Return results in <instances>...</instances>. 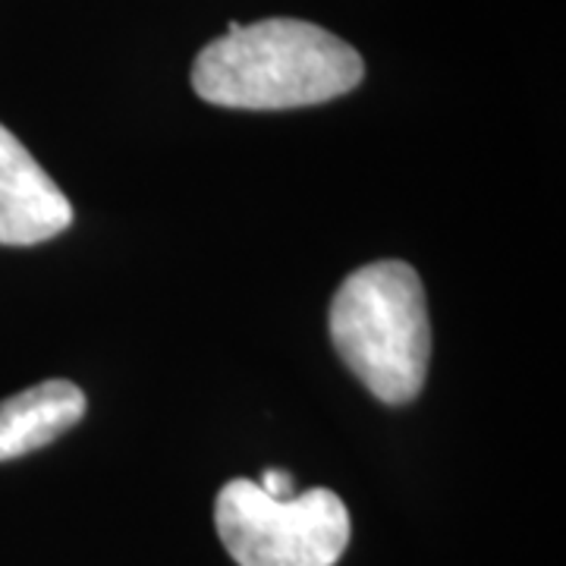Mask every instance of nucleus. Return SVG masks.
Listing matches in <instances>:
<instances>
[{"mask_svg": "<svg viewBox=\"0 0 566 566\" xmlns=\"http://www.w3.org/2000/svg\"><path fill=\"white\" fill-rule=\"evenodd\" d=\"M365 76L359 51L303 20L230 22L192 66L196 95L218 107L290 111L340 98Z\"/></svg>", "mask_w": 566, "mask_h": 566, "instance_id": "f257e3e1", "label": "nucleus"}, {"mask_svg": "<svg viewBox=\"0 0 566 566\" xmlns=\"http://www.w3.org/2000/svg\"><path fill=\"white\" fill-rule=\"evenodd\" d=\"M73 223V205L32 151L0 123V245L54 240Z\"/></svg>", "mask_w": 566, "mask_h": 566, "instance_id": "20e7f679", "label": "nucleus"}, {"mask_svg": "<svg viewBox=\"0 0 566 566\" xmlns=\"http://www.w3.org/2000/svg\"><path fill=\"white\" fill-rule=\"evenodd\" d=\"M214 526L240 566H334L349 545V513L327 488L277 501L237 479L218 494Z\"/></svg>", "mask_w": 566, "mask_h": 566, "instance_id": "7ed1b4c3", "label": "nucleus"}, {"mask_svg": "<svg viewBox=\"0 0 566 566\" xmlns=\"http://www.w3.org/2000/svg\"><path fill=\"white\" fill-rule=\"evenodd\" d=\"M268 497H277V501H290L293 497V479L286 475V472H277V469H271V472H264V479L259 482Z\"/></svg>", "mask_w": 566, "mask_h": 566, "instance_id": "423d86ee", "label": "nucleus"}, {"mask_svg": "<svg viewBox=\"0 0 566 566\" xmlns=\"http://www.w3.org/2000/svg\"><path fill=\"white\" fill-rule=\"evenodd\" d=\"M331 340L346 368L390 406L419 397L431 359L428 303L416 268L375 262L353 271L334 293Z\"/></svg>", "mask_w": 566, "mask_h": 566, "instance_id": "f03ea898", "label": "nucleus"}, {"mask_svg": "<svg viewBox=\"0 0 566 566\" xmlns=\"http://www.w3.org/2000/svg\"><path fill=\"white\" fill-rule=\"evenodd\" d=\"M85 416V394L73 381H41L0 403V463L57 441Z\"/></svg>", "mask_w": 566, "mask_h": 566, "instance_id": "39448f33", "label": "nucleus"}]
</instances>
